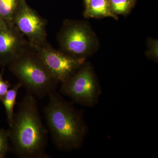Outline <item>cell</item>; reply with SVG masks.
<instances>
[{
  "instance_id": "cell-13",
  "label": "cell",
  "mask_w": 158,
  "mask_h": 158,
  "mask_svg": "<svg viewBox=\"0 0 158 158\" xmlns=\"http://www.w3.org/2000/svg\"><path fill=\"white\" fill-rule=\"evenodd\" d=\"M11 152L9 131L8 130L0 129V158H5L7 154Z\"/></svg>"
},
{
  "instance_id": "cell-4",
  "label": "cell",
  "mask_w": 158,
  "mask_h": 158,
  "mask_svg": "<svg viewBox=\"0 0 158 158\" xmlns=\"http://www.w3.org/2000/svg\"><path fill=\"white\" fill-rule=\"evenodd\" d=\"M60 91L77 104L92 107L97 104L102 89L92 65L85 62L71 77L61 83Z\"/></svg>"
},
{
  "instance_id": "cell-10",
  "label": "cell",
  "mask_w": 158,
  "mask_h": 158,
  "mask_svg": "<svg viewBox=\"0 0 158 158\" xmlns=\"http://www.w3.org/2000/svg\"><path fill=\"white\" fill-rule=\"evenodd\" d=\"M22 85L19 82L13 87L10 88L6 94L0 99L6 110L7 121L9 126L12 123L14 117L15 113L14 109L16 104V98L18 93Z\"/></svg>"
},
{
  "instance_id": "cell-2",
  "label": "cell",
  "mask_w": 158,
  "mask_h": 158,
  "mask_svg": "<svg viewBox=\"0 0 158 158\" xmlns=\"http://www.w3.org/2000/svg\"><path fill=\"white\" fill-rule=\"evenodd\" d=\"M48 96L44 111L54 144L62 151L80 149L88 133L83 112L56 91Z\"/></svg>"
},
{
  "instance_id": "cell-12",
  "label": "cell",
  "mask_w": 158,
  "mask_h": 158,
  "mask_svg": "<svg viewBox=\"0 0 158 158\" xmlns=\"http://www.w3.org/2000/svg\"><path fill=\"white\" fill-rule=\"evenodd\" d=\"M133 0H110L111 11L114 15L124 14L130 11Z\"/></svg>"
},
{
  "instance_id": "cell-1",
  "label": "cell",
  "mask_w": 158,
  "mask_h": 158,
  "mask_svg": "<svg viewBox=\"0 0 158 158\" xmlns=\"http://www.w3.org/2000/svg\"><path fill=\"white\" fill-rule=\"evenodd\" d=\"M36 98L27 93L8 129L11 152L22 158H48V130L43 123Z\"/></svg>"
},
{
  "instance_id": "cell-8",
  "label": "cell",
  "mask_w": 158,
  "mask_h": 158,
  "mask_svg": "<svg viewBox=\"0 0 158 158\" xmlns=\"http://www.w3.org/2000/svg\"><path fill=\"white\" fill-rule=\"evenodd\" d=\"M31 46L13 24L0 31V66L9 65Z\"/></svg>"
},
{
  "instance_id": "cell-3",
  "label": "cell",
  "mask_w": 158,
  "mask_h": 158,
  "mask_svg": "<svg viewBox=\"0 0 158 158\" xmlns=\"http://www.w3.org/2000/svg\"><path fill=\"white\" fill-rule=\"evenodd\" d=\"M8 65L27 93L43 98L56 91L59 82L31 45Z\"/></svg>"
},
{
  "instance_id": "cell-15",
  "label": "cell",
  "mask_w": 158,
  "mask_h": 158,
  "mask_svg": "<svg viewBox=\"0 0 158 158\" xmlns=\"http://www.w3.org/2000/svg\"><path fill=\"white\" fill-rule=\"evenodd\" d=\"M9 24L4 20V19L0 16V31L2 29L6 28L9 26Z\"/></svg>"
},
{
  "instance_id": "cell-16",
  "label": "cell",
  "mask_w": 158,
  "mask_h": 158,
  "mask_svg": "<svg viewBox=\"0 0 158 158\" xmlns=\"http://www.w3.org/2000/svg\"><path fill=\"white\" fill-rule=\"evenodd\" d=\"M90 1H91V0H85V6H86V7L88 6Z\"/></svg>"
},
{
  "instance_id": "cell-6",
  "label": "cell",
  "mask_w": 158,
  "mask_h": 158,
  "mask_svg": "<svg viewBox=\"0 0 158 158\" xmlns=\"http://www.w3.org/2000/svg\"><path fill=\"white\" fill-rule=\"evenodd\" d=\"M34 48L59 83L65 81L71 77L86 60L85 58H75L56 50L47 42Z\"/></svg>"
},
{
  "instance_id": "cell-11",
  "label": "cell",
  "mask_w": 158,
  "mask_h": 158,
  "mask_svg": "<svg viewBox=\"0 0 158 158\" xmlns=\"http://www.w3.org/2000/svg\"><path fill=\"white\" fill-rule=\"evenodd\" d=\"M19 0H0V16L7 23L13 24L15 14L18 6Z\"/></svg>"
},
{
  "instance_id": "cell-5",
  "label": "cell",
  "mask_w": 158,
  "mask_h": 158,
  "mask_svg": "<svg viewBox=\"0 0 158 158\" xmlns=\"http://www.w3.org/2000/svg\"><path fill=\"white\" fill-rule=\"evenodd\" d=\"M59 39L63 52L77 58H85L90 53L94 40L88 27L76 22L65 23Z\"/></svg>"
},
{
  "instance_id": "cell-9",
  "label": "cell",
  "mask_w": 158,
  "mask_h": 158,
  "mask_svg": "<svg viewBox=\"0 0 158 158\" xmlns=\"http://www.w3.org/2000/svg\"><path fill=\"white\" fill-rule=\"evenodd\" d=\"M85 15L87 18H116L111 11L110 0H91L86 7Z\"/></svg>"
},
{
  "instance_id": "cell-14",
  "label": "cell",
  "mask_w": 158,
  "mask_h": 158,
  "mask_svg": "<svg viewBox=\"0 0 158 158\" xmlns=\"http://www.w3.org/2000/svg\"><path fill=\"white\" fill-rule=\"evenodd\" d=\"M4 69H3L0 73V99L2 98L10 88H11V85L8 81H5L3 79V73Z\"/></svg>"
},
{
  "instance_id": "cell-7",
  "label": "cell",
  "mask_w": 158,
  "mask_h": 158,
  "mask_svg": "<svg viewBox=\"0 0 158 158\" xmlns=\"http://www.w3.org/2000/svg\"><path fill=\"white\" fill-rule=\"evenodd\" d=\"M13 24L20 33L27 37L34 48L47 42L45 21L25 3L18 6Z\"/></svg>"
}]
</instances>
